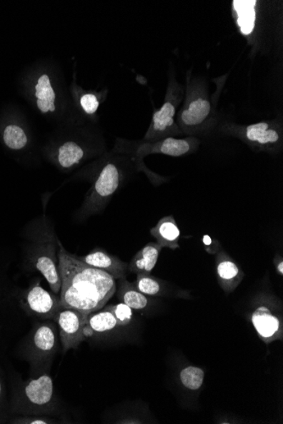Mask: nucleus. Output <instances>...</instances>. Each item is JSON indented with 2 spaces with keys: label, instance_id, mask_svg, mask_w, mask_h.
Listing matches in <instances>:
<instances>
[{
  "label": "nucleus",
  "instance_id": "obj_27",
  "mask_svg": "<svg viewBox=\"0 0 283 424\" xmlns=\"http://www.w3.org/2000/svg\"><path fill=\"white\" fill-rule=\"evenodd\" d=\"M202 243L204 248L209 254L216 255L220 252L222 246L217 240H214L209 235H204L202 237Z\"/></svg>",
  "mask_w": 283,
  "mask_h": 424
},
{
  "label": "nucleus",
  "instance_id": "obj_13",
  "mask_svg": "<svg viewBox=\"0 0 283 424\" xmlns=\"http://www.w3.org/2000/svg\"><path fill=\"white\" fill-rule=\"evenodd\" d=\"M162 248L157 243H149L139 251L129 264V272L134 275H150L158 262Z\"/></svg>",
  "mask_w": 283,
  "mask_h": 424
},
{
  "label": "nucleus",
  "instance_id": "obj_4",
  "mask_svg": "<svg viewBox=\"0 0 283 424\" xmlns=\"http://www.w3.org/2000/svg\"><path fill=\"white\" fill-rule=\"evenodd\" d=\"M22 401L27 412L34 415L51 414L56 409L54 387L49 373L31 378L21 392Z\"/></svg>",
  "mask_w": 283,
  "mask_h": 424
},
{
  "label": "nucleus",
  "instance_id": "obj_5",
  "mask_svg": "<svg viewBox=\"0 0 283 424\" xmlns=\"http://www.w3.org/2000/svg\"><path fill=\"white\" fill-rule=\"evenodd\" d=\"M86 316L75 309L61 306L58 310L53 321L57 325L64 352L76 349L86 339Z\"/></svg>",
  "mask_w": 283,
  "mask_h": 424
},
{
  "label": "nucleus",
  "instance_id": "obj_9",
  "mask_svg": "<svg viewBox=\"0 0 283 424\" xmlns=\"http://www.w3.org/2000/svg\"><path fill=\"white\" fill-rule=\"evenodd\" d=\"M58 328L51 321L40 323L31 337V350L41 361H49L58 348Z\"/></svg>",
  "mask_w": 283,
  "mask_h": 424
},
{
  "label": "nucleus",
  "instance_id": "obj_18",
  "mask_svg": "<svg viewBox=\"0 0 283 424\" xmlns=\"http://www.w3.org/2000/svg\"><path fill=\"white\" fill-rule=\"evenodd\" d=\"M118 281L117 298L121 303H125L132 310H143L148 307V296L141 293L134 283L127 281L126 277Z\"/></svg>",
  "mask_w": 283,
  "mask_h": 424
},
{
  "label": "nucleus",
  "instance_id": "obj_8",
  "mask_svg": "<svg viewBox=\"0 0 283 424\" xmlns=\"http://www.w3.org/2000/svg\"><path fill=\"white\" fill-rule=\"evenodd\" d=\"M76 257L88 266L108 273L116 281L126 278L129 273V263L101 248H94L85 256Z\"/></svg>",
  "mask_w": 283,
  "mask_h": 424
},
{
  "label": "nucleus",
  "instance_id": "obj_22",
  "mask_svg": "<svg viewBox=\"0 0 283 424\" xmlns=\"http://www.w3.org/2000/svg\"><path fill=\"white\" fill-rule=\"evenodd\" d=\"M134 286L141 293L147 296H162L167 293V283L152 275H136Z\"/></svg>",
  "mask_w": 283,
  "mask_h": 424
},
{
  "label": "nucleus",
  "instance_id": "obj_28",
  "mask_svg": "<svg viewBox=\"0 0 283 424\" xmlns=\"http://www.w3.org/2000/svg\"><path fill=\"white\" fill-rule=\"evenodd\" d=\"M16 423H26V424H49L54 423L52 419L44 417V415H34L30 418H24L20 419Z\"/></svg>",
  "mask_w": 283,
  "mask_h": 424
},
{
  "label": "nucleus",
  "instance_id": "obj_15",
  "mask_svg": "<svg viewBox=\"0 0 283 424\" xmlns=\"http://www.w3.org/2000/svg\"><path fill=\"white\" fill-rule=\"evenodd\" d=\"M175 113L176 108L171 103H166L161 109L155 111L145 140L153 141L159 136L170 133L171 129L175 126Z\"/></svg>",
  "mask_w": 283,
  "mask_h": 424
},
{
  "label": "nucleus",
  "instance_id": "obj_26",
  "mask_svg": "<svg viewBox=\"0 0 283 424\" xmlns=\"http://www.w3.org/2000/svg\"><path fill=\"white\" fill-rule=\"evenodd\" d=\"M80 104L84 111L89 115H94L99 108V101L95 95L86 94L81 96Z\"/></svg>",
  "mask_w": 283,
  "mask_h": 424
},
{
  "label": "nucleus",
  "instance_id": "obj_1",
  "mask_svg": "<svg viewBox=\"0 0 283 424\" xmlns=\"http://www.w3.org/2000/svg\"><path fill=\"white\" fill-rule=\"evenodd\" d=\"M59 268L61 278L59 300L64 308L84 316L106 306L116 293V281L108 273L88 266L59 243Z\"/></svg>",
  "mask_w": 283,
  "mask_h": 424
},
{
  "label": "nucleus",
  "instance_id": "obj_20",
  "mask_svg": "<svg viewBox=\"0 0 283 424\" xmlns=\"http://www.w3.org/2000/svg\"><path fill=\"white\" fill-rule=\"evenodd\" d=\"M257 1H234V10L237 16V25L239 26L241 33L248 36L253 33L257 20L255 6Z\"/></svg>",
  "mask_w": 283,
  "mask_h": 424
},
{
  "label": "nucleus",
  "instance_id": "obj_21",
  "mask_svg": "<svg viewBox=\"0 0 283 424\" xmlns=\"http://www.w3.org/2000/svg\"><path fill=\"white\" fill-rule=\"evenodd\" d=\"M84 149L75 141H69L59 146L56 159L59 166L63 168H70L79 165L84 158Z\"/></svg>",
  "mask_w": 283,
  "mask_h": 424
},
{
  "label": "nucleus",
  "instance_id": "obj_7",
  "mask_svg": "<svg viewBox=\"0 0 283 424\" xmlns=\"http://www.w3.org/2000/svg\"><path fill=\"white\" fill-rule=\"evenodd\" d=\"M255 331L264 343L283 339L282 319L267 304H260L251 314Z\"/></svg>",
  "mask_w": 283,
  "mask_h": 424
},
{
  "label": "nucleus",
  "instance_id": "obj_6",
  "mask_svg": "<svg viewBox=\"0 0 283 424\" xmlns=\"http://www.w3.org/2000/svg\"><path fill=\"white\" fill-rule=\"evenodd\" d=\"M25 306L29 311L43 319L53 320L59 308L61 300L57 295L45 290L39 282L30 287L24 296Z\"/></svg>",
  "mask_w": 283,
  "mask_h": 424
},
{
  "label": "nucleus",
  "instance_id": "obj_2",
  "mask_svg": "<svg viewBox=\"0 0 283 424\" xmlns=\"http://www.w3.org/2000/svg\"><path fill=\"white\" fill-rule=\"evenodd\" d=\"M44 229H39L34 238L30 262L36 271L47 281L52 293L59 295L61 278L59 268V243L53 228L46 223Z\"/></svg>",
  "mask_w": 283,
  "mask_h": 424
},
{
  "label": "nucleus",
  "instance_id": "obj_12",
  "mask_svg": "<svg viewBox=\"0 0 283 424\" xmlns=\"http://www.w3.org/2000/svg\"><path fill=\"white\" fill-rule=\"evenodd\" d=\"M152 234L162 248L176 250L180 248L181 231L174 217L166 216L159 221L157 226L150 230Z\"/></svg>",
  "mask_w": 283,
  "mask_h": 424
},
{
  "label": "nucleus",
  "instance_id": "obj_19",
  "mask_svg": "<svg viewBox=\"0 0 283 424\" xmlns=\"http://www.w3.org/2000/svg\"><path fill=\"white\" fill-rule=\"evenodd\" d=\"M211 103L207 100L199 99L189 104L188 108L182 111L181 121L187 127H195L202 125L211 113Z\"/></svg>",
  "mask_w": 283,
  "mask_h": 424
},
{
  "label": "nucleus",
  "instance_id": "obj_23",
  "mask_svg": "<svg viewBox=\"0 0 283 424\" xmlns=\"http://www.w3.org/2000/svg\"><path fill=\"white\" fill-rule=\"evenodd\" d=\"M3 141L8 148L18 151L26 147L29 143V138L20 126L11 124L4 129Z\"/></svg>",
  "mask_w": 283,
  "mask_h": 424
},
{
  "label": "nucleus",
  "instance_id": "obj_25",
  "mask_svg": "<svg viewBox=\"0 0 283 424\" xmlns=\"http://www.w3.org/2000/svg\"><path fill=\"white\" fill-rule=\"evenodd\" d=\"M114 316L117 322V326H126L129 325L134 317L132 309L125 303H120L116 305H111Z\"/></svg>",
  "mask_w": 283,
  "mask_h": 424
},
{
  "label": "nucleus",
  "instance_id": "obj_29",
  "mask_svg": "<svg viewBox=\"0 0 283 424\" xmlns=\"http://www.w3.org/2000/svg\"><path fill=\"white\" fill-rule=\"evenodd\" d=\"M274 263H275L276 271L278 275L283 276V258L279 254H277L274 258Z\"/></svg>",
  "mask_w": 283,
  "mask_h": 424
},
{
  "label": "nucleus",
  "instance_id": "obj_11",
  "mask_svg": "<svg viewBox=\"0 0 283 424\" xmlns=\"http://www.w3.org/2000/svg\"><path fill=\"white\" fill-rule=\"evenodd\" d=\"M244 138L259 148H275L282 140L280 131L267 122L249 125L243 131Z\"/></svg>",
  "mask_w": 283,
  "mask_h": 424
},
{
  "label": "nucleus",
  "instance_id": "obj_16",
  "mask_svg": "<svg viewBox=\"0 0 283 424\" xmlns=\"http://www.w3.org/2000/svg\"><path fill=\"white\" fill-rule=\"evenodd\" d=\"M117 326V322L112 312L111 305L86 316L84 335L86 338L94 333L111 331Z\"/></svg>",
  "mask_w": 283,
  "mask_h": 424
},
{
  "label": "nucleus",
  "instance_id": "obj_10",
  "mask_svg": "<svg viewBox=\"0 0 283 424\" xmlns=\"http://www.w3.org/2000/svg\"><path fill=\"white\" fill-rule=\"evenodd\" d=\"M216 272L219 285L226 293H232L245 276L234 260L222 249L216 254Z\"/></svg>",
  "mask_w": 283,
  "mask_h": 424
},
{
  "label": "nucleus",
  "instance_id": "obj_17",
  "mask_svg": "<svg viewBox=\"0 0 283 424\" xmlns=\"http://www.w3.org/2000/svg\"><path fill=\"white\" fill-rule=\"evenodd\" d=\"M36 106L43 113L56 111V92L53 89L49 75L43 74L39 77L35 86Z\"/></svg>",
  "mask_w": 283,
  "mask_h": 424
},
{
  "label": "nucleus",
  "instance_id": "obj_30",
  "mask_svg": "<svg viewBox=\"0 0 283 424\" xmlns=\"http://www.w3.org/2000/svg\"><path fill=\"white\" fill-rule=\"evenodd\" d=\"M2 392H3V385H2V381L0 380V398H1L2 395Z\"/></svg>",
  "mask_w": 283,
  "mask_h": 424
},
{
  "label": "nucleus",
  "instance_id": "obj_3",
  "mask_svg": "<svg viewBox=\"0 0 283 424\" xmlns=\"http://www.w3.org/2000/svg\"><path fill=\"white\" fill-rule=\"evenodd\" d=\"M121 173L115 163H107L99 173L93 188L77 212L79 220H85L94 214L101 213L121 186Z\"/></svg>",
  "mask_w": 283,
  "mask_h": 424
},
{
  "label": "nucleus",
  "instance_id": "obj_14",
  "mask_svg": "<svg viewBox=\"0 0 283 424\" xmlns=\"http://www.w3.org/2000/svg\"><path fill=\"white\" fill-rule=\"evenodd\" d=\"M193 143L189 139L166 138L158 143L142 146L139 153L142 155L162 153L168 156L180 157L191 151Z\"/></svg>",
  "mask_w": 283,
  "mask_h": 424
},
{
  "label": "nucleus",
  "instance_id": "obj_24",
  "mask_svg": "<svg viewBox=\"0 0 283 424\" xmlns=\"http://www.w3.org/2000/svg\"><path fill=\"white\" fill-rule=\"evenodd\" d=\"M180 380L187 389L197 390L203 385L204 372L198 367H187L181 371Z\"/></svg>",
  "mask_w": 283,
  "mask_h": 424
}]
</instances>
